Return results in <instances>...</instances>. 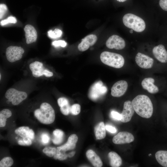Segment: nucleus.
I'll use <instances>...</instances> for the list:
<instances>
[{"mask_svg":"<svg viewBox=\"0 0 167 167\" xmlns=\"http://www.w3.org/2000/svg\"><path fill=\"white\" fill-rule=\"evenodd\" d=\"M154 79L152 78H146L142 80L141 84L144 89L150 93L155 94L158 92L159 89L154 84Z\"/></svg>","mask_w":167,"mask_h":167,"instance_id":"17","label":"nucleus"},{"mask_svg":"<svg viewBox=\"0 0 167 167\" xmlns=\"http://www.w3.org/2000/svg\"><path fill=\"white\" fill-rule=\"evenodd\" d=\"M152 52L155 58L160 62H167V51L164 45L160 44L154 47Z\"/></svg>","mask_w":167,"mask_h":167,"instance_id":"13","label":"nucleus"},{"mask_svg":"<svg viewBox=\"0 0 167 167\" xmlns=\"http://www.w3.org/2000/svg\"><path fill=\"white\" fill-rule=\"evenodd\" d=\"M29 128L28 126H21L16 129L15 133L21 137L23 138L27 137V134Z\"/></svg>","mask_w":167,"mask_h":167,"instance_id":"25","label":"nucleus"},{"mask_svg":"<svg viewBox=\"0 0 167 167\" xmlns=\"http://www.w3.org/2000/svg\"><path fill=\"white\" fill-rule=\"evenodd\" d=\"M48 36L52 39H55L60 37L62 34V32L61 30L58 29H55L54 30H50L48 32Z\"/></svg>","mask_w":167,"mask_h":167,"instance_id":"28","label":"nucleus"},{"mask_svg":"<svg viewBox=\"0 0 167 167\" xmlns=\"http://www.w3.org/2000/svg\"><path fill=\"white\" fill-rule=\"evenodd\" d=\"M130 32L131 33H133V30L131 29V30H130Z\"/></svg>","mask_w":167,"mask_h":167,"instance_id":"46","label":"nucleus"},{"mask_svg":"<svg viewBox=\"0 0 167 167\" xmlns=\"http://www.w3.org/2000/svg\"><path fill=\"white\" fill-rule=\"evenodd\" d=\"M97 40L96 36L93 34L87 35L82 40V41L78 45V49L81 51L87 50L90 47L93 45Z\"/></svg>","mask_w":167,"mask_h":167,"instance_id":"14","label":"nucleus"},{"mask_svg":"<svg viewBox=\"0 0 167 167\" xmlns=\"http://www.w3.org/2000/svg\"><path fill=\"white\" fill-rule=\"evenodd\" d=\"M110 160V165L112 167H118L122 164V159L120 156L116 152L112 151L108 154Z\"/></svg>","mask_w":167,"mask_h":167,"instance_id":"20","label":"nucleus"},{"mask_svg":"<svg viewBox=\"0 0 167 167\" xmlns=\"http://www.w3.org/2000/svg\"><path fill=\"white\" fill-rule=\"evenodd\" d=\"M23 140L26 145V146H30L32 143L31 139L27 137L23 138Z\"/></svg>","mask_w":167,"mask_h":167,"instance_id":"42","label":"nucleus"},{"mask_svg":"<svg viewBox=\"0 0 167 167\" xmlns=\"http://www.w3.org/2000/svg\"><path fill=\"white\" fill-rule=\"evenodd\" d=\"M75 151H72L69 153L68 154V156L69 158H71L74 156L75 154Z\"/></svg>","mask_w":167,"mask_h":167,"instance_id":"44","label":"nucleus"},{"mask_svg":"<svg viewBox=\"0 0 167 167\" xmlns=\"http://www.w3.org/2000/svg\"><path fill=\"white\" fill-rule=\"evenodd\" d=\"M24 49L21 47L11 46L6 50V56L8 61L13 62L21 59L24 53Z\"/></svg>","mask_w":167,"mask_h":167,"instance_id":"7","label":"nucleus"},{"mask_svg":"<svg viewBox=\"0 0 167 167\" xmlns=\"http://www.w3.org/2000/svg\"><path fill=\"white\" fill-rule=\"evenodd\" d=\"M43 75L47 77H49L52 76L53 75V74L52 72H50L48 70L45 69L44 70Z\"/></svg>","mask_w":167,"mask_h":167,"instance_id":"41","label":"nucleus"},{"mask_svg":"<svg viewBox=\"0 0 167 167\" xmlns=\"http://www.w3.org/2000/svg\"><path fill=\"white\" fill-rule=\"evenodd\" d=\"M123 22L125 26L135 32H141L145 28L144 20L140 17L132 13H127L124 15Z\"/></svg>","mask_w":167,"mask_h":167,"instance_id":"3","label":"nucleus"},{"mask_svg":"<svg viewBox=\"0 0 167 167\" xmlns=\"http://www.w3.org/2000/svg\"><path fill=\"white\" fill-rule=\"evenodd\" d=\"M1 79V74H0V79Z\"/></svg>","mask_w":167,"mask_h":167,"instance_id":"47","label":"nucleus"},{"mask_svg":"<svg viewBox=\"0 0 167 167\" xmlns=\"http://www.w3.org/2000/svg\"><path fill=\"white\" fill-rule=\"evenodd\" d=\"M88 159L92 165L96 167H101L103 165L102 162L100 157L93 150L90 149L86 152Z\"/></svg>","mask_w":167,"mask_h":167,"instance_id":"19","label":"nucleus"},{"mask_svg":"<svg viewBox=\"0 0 167 167\" xmlns=\"http://www.w3.org/2000/svg\"><path fill=\"white\" fill-rule=\"evenodd\" d=\"M128 84L125 80H120L115 83L111 88V95L115 97H120L123 95L128 88Z\"/></svg>","mask_w":167,"mask_h":167,"instance_id":"10","label":"nucleus"},{"mask_svg":"<svg viewBox=\"0 0 167 167\" xmlns=\"http://www.w3.org/2000/svg\"><path fill=\"white\" fill-rule=\"evenodd\" d=\"M57 150V148H55L48 147H45L43 149V152L47 156L52 157L56 154Z\"/></svg>","mask_w":167,"mask_h":167,"instance_id":"27","label":"nucleus"},{"mask_svg":"<svg viewBox=\"0 0 167 167\" xmlns=\"http://www.w3.org/2000/svg\"><path fill=\"white\" fill-rule=\"evenodd\" d=\"M159 5L163 10L167 11V0H160Z\"/></svg>","mask_w":167,"mask_h":167,"instance_id":"38","label":"nucleus"},{"mask_svg":"<svg viewBox=\"0 0 167 167\" xmlns=\"http://www.w3.org/2000/svg\"><path fill=\"white\" fill-rule=\"evenodd\" d=\"M117 1L119 2H124L125 1H126V0H117Z\"/></svg>","mask_w":167,"mask_h":167,"instance_id":"45","label":"nucleus"},{"mask_svg":"<svg viewBox=\"0 0 167 167\" xmlns=\"http://www.w3.org/2000/svg\"><path fill=\"white\" fill-rule=\"evenodd\" d=\"M135 111L132 102L130 101H126L124 104L123 110L121 113V121L126 123L129 122L133 116Z\"/></svg>","mask_w":167,"mask_h":167,"instance_id":"11","label":"nucleus"},{"mask_svg":"<svg viewBox=\"0 0 167 167\" xmlns=\"http://www.w3.org/2000/svg\"><path fill=\"white\" fill-rule=\"evenodd\" d=\"M111 118L115 120L120 121L122 118L121 114L113 110L111 112Z\"/></svg>","mask_w":167,"mask_h":167,"instance_id":"36","label":"nucleus"},{"mask_svg":"<svg viewBox=\"0 0 167 167\" xmlns=\"http://www.w3.org/2000/svg\"><path fill=\"white\" fill-rule=\"evenodd\" d=\"M34 133L32 129L29 130L27 134V137L31 139H33L34 138Z\"/></svg>","mask_w":167,"mask_h":167,"instance_id":"40","label":"nucleus"},{"mask_svg":"<svg viewBox=\"0 0 167 167\" xmlns=\"http://www.w3.org/2000/svg\"><path fill=\"white\" fill-rule=\"evenodd\" d=\"M17 22V20L15 17L10 16L6 19L0 21V24L4 26L9 23L15 24Z\"/></svg>","mask_w":167,"mask_h":167,"instance_id":"31","label":"nucleus"},{"mask_svg":"<svg viewBox=\"0 0 167 167\" xmlns=\"http://www.w3.org/2000/svg\"><path fill=\"white\" fill-rule=\"evenodd\" d=\"M135 111L140 117L146 118H150L153 113V107L149 97L144 95H139L132 101Z\"/></svg>","mask_w":167,"mask_h":167,"instance_id":"1","label":"nucleus"},{"mask_svg":"<svg viewBox=\"0 0 167 167\" xmlns=\"http://www.w3.org/2000/svg\"><path fill=\"white\" fill-rule=\"evenodd\" d=\"M107 88L103 85L101 81L94 83L90 87L88 96L90 99L96 100L105 94L107 92Z\"/></svg>","mask_w":167,"mask_h":167,"instance_id":"6","label":"nucleus"},{"mask_svg":"<svg viewBox=\"0 0 167 167\" xmlns=\"http://www.w3.org/2000/svg\"><path fill=\"white\" fill-rule=\"evenodd\" d=\"M13 161L10 157H6L2 158L0 161V167H10L12 165Z\"/></svg>","mask_w":167,"mask_h":167,"instance_id":"26","label":"nucleus"},{"mask_svg":"<svg viewBox=\"0 0 167 167\" xmlns=\"http://www.w3.org/2000/svg\"><path fill=\"white\" fill-rule=\"evenodd\" d=\"M7 10L6 6L4 4H0V19H1L3 17L4 15L6 13Z\"/></svg>","mask_w":167,"mask_h":167,"instance_id":"33","label":"nucleus"},{"mask_svg":"<svg viewBox=\"0 0 167 167\" xmlns=\"http://www.w3.org/2000/svg\"><path fill=\"white\" fill-rule=\"evenodd\" d=\"M26 43L30 44L35 42L37 37V32L35 28L32 25H26L24 28Z\"/></svg>","mask_w":167,"mask_h":167,"instance_id":"15","label":"nucleus"},{"mask_svg":"<svg viewBox=\"0 0 167 167\" xmlns=\"http://www.w3.org/2000/svg\"><path fill=\"white\" fill-rule=\"evenodd\" d=\"M41 141L44 144H47L49 142L50 138L48 134L43 133L41 135Z\"/></svg>","mask_w":167,"mask_h":167,"instance_id":"37","label":"nucleus"},{"mask_svg":"<svg viewBox=\"0 0 167 167\" xmlns=\"http://www.w3.org/2000/svg\"><path fill=\"white\" fill-rule=\"evenodd\" d=\"M80 106L79 104H73L71 106L70 112L73 115H78L80 112Z\"/></svg>","mask_w":167,"mask_h":167,"instance_id":"30","label":"nucleus"},{"mask_svg":"<svg viewBox=\"0 0 167 167\" xmlns=\"http://www.w3.org/2000/svg\"><path fill=\"white\" fill-rule=\"evenodd\" d=\"M5 96L12 105H17L26 99L27 95L26 92L20 91L13 88L8 89L6 92Z\"/></svg>","mask_w":167,"mask_h":167,"instance_id":"5","label":"nucleus"},{"mask_svg":"<svg viewBox=\"0 0 167 167\" xmlns=\"http://www.w3.org/2000/svg\"><path fill=\"white\" fill-rule=\"evenodd\" d=\"M32 71L33 76L35 77H39L43 75L44 70L43 63L38 61H35L31 63L29 66Z\"/></svg>","mask_w":167,"mask_h":167,"instance_id":"18","label":"nucleus"},{"mask_svg":"<svg viewBox=\"0 0 167 167\" xmlns=\"http://www.w3.org/2000/svg\"><path fill=\"white\" fill-rule=\"evenodd\" d=\"M158 162L163 167H167V151L160 150L155 153Z\"/></svg>","mask_w":167,"mask_h":167,"instance_id":"22","label":"nucleus"},{"mask_svg":"<svg viewBox=\"0 0 167 167\" xmlns=\"http://www.w3.org/2000/svg\"><path fill=\"white\" fill-rule=\"evenodd\" d=\"M35 117L41 123L45 124H49L54 122L55 119L54 109L49 103H42L39 109L34 112Z\"/></svg>","mask_w":167,"mask_h":167,"instance_id":"2","label":"nucleus"},{"mask_svg":"<svg viewBox=\"0 0 167 167\" xmlns=\"http://www.w3.org/2000/svg\"><path fill=\"white\" fill-rule=\"evenodd\" d=\"M68 157V154L57 149L56 154L54 156V158L55 160L58 159L60 161H63L66 159Z\"/></svg>","mask_w":167,"mask_h":167,"instance_id":"29","label":"nucleus"},{"mask_svg":"<svg viewBox=\"0 0 167 167\" xmlns=\"http://www.w3.org/2000/svg\"><path fill=\"white\" fill-rule=\"evenodd\" d=\"M53 134L54 137L52 141L54 144H58L62 142L64 134L62 131L56 129L53 131Z\"/></svg>","mask_w":167,"mask_h":167,"instance_id":"24","label":"nucleus"},{"mask_svg":"<svg viewBox=\"0 0 167 167\" xmlns=\"http://www.w3.org/2000/svg\"><path fill=\"white\" fill-rule=\"evenodd\" d=\"M18 143L19 145L22 146H26L23 140H20L18 141Z\"/></svg>","mask_w":167,"mask_h":167,"instance_id":"43","label":"nucleus"},{"mask_svg":"<svg viewBox=\"0 0 167 167\" xmlns=\"http://www.w3.org/2000/svg\"><path fill=\"white\" fill-rule=\"evenodd\" d=\"M12 115L11 111L7 109H4L0 112V127H4L6 124V119Z\"/></svg>","mask_w":167,"mask_h":167,"instance_id":"23","label":"nucleus"},{"mask_svg":"<svg viewBox=\"0 0 167 167\" xmlns=\"http://www.w3.org/2000/svg\"><path fill=\"white\" fill-rule=\"evenodd\" d=\"M106 45L107 47L110 49L121 50L125 48L126 44L125 41L122 38L118 35H113L107 39Z\"/></svg>","mask_w":167,"mask_h":167,"instance_id":"8","label":"nucleus"},{"mask_svg":"<svg viewBox=\"0 0 167 167\" xmlns=\"http://www.w3.org/2000/svg\"><path fill=\"white\" fill-rule=\"evenodd\" d=\"M94 132L96 137L97 139H101L105 137V127L103 122H100L95 126Z\"/></svg>","mask_w":167,"mask_h":167,"instance_id":"21","label":"nucleus"},{"mask_svg":"<svg viewBox=\"0 0 167 167\" xmlns=\"http://www.w3.org/2000/svg\"><path fill=\"white\" fill-rule=\"evenodd\" d=\"M60 107L69 103L68 99L64 97L59 98L57 101Z\"/></svg>","mask_w":167,"mask_h":167,"instance_id":"35","label":"nucleus"},{"mask_svg":"<svg viewBox=\"0 0 167 167\" xmlns=\"http://www.w3.org/2000/svg\"><path fill=\"white\" fill-rule=\"evenodd\" d=\"M135 61L137 65L143 69L151 68L154 63V60L152 58L139 52L136 55Z\"/></svg>","mask_w":167,"mask_h":167,"instance_id":"9","label":"nucleus"},{"mask_svg":"<svg viewBox=\"0 0 167 167\" xmlns=\"http://www.w3.org/2000/svg\"><path fill=\"white\" fill-rule=\"evenodd\" d=\"M101 61L104 64L116 68H120L124 65L125 60L121 55L108 51H104L100 55Z\"/></svg>","mask_w":167,"mask_h":167,"instance_id":"4","label":"nucleus"},{"mask_svg":"<svg viewBox=\"0 0 167 167\" xmlns=\"http://www.w3.org/2000/svg\"><path fill=\"white\" fill-rule=\"evenodd\" d=\"M134 140V136L132 134L126 131H122L114 136L112 141L114 143L119 144L130 143Z\"/></svg>","mask_w":167,"mask_h":167,"instance_id":"12","label":"nucleus"},{"mask_svg":"<svg viewBox=\"0 0 167 167\" xmlns=\"http://www.w3.org/2000/svg\"><path fill=\"white\" fill-rule=\"evenodd\" d=\"M71 106L69 103L60 107V110L62 113L64 115H68L70 112Z\"/></svg>","mask_w":167,"mask_h":167,"instance_id":"32","label":"nucleus"},{"mask_svg":"<svg viewBox=\"0 0 167 167\" xmlns=\"http://www.w3.org/2000/svg\"><path fill=\"white\" fill-rule=\"evenodd\" d=\"M149 156H150L151 155V154H149Z\"/></svg>","mask_w":167,"mask_h":167,"instance_id":"48","label":"nucleus"},{"mask_svg":"<svg viewBox=\"0 0 167 167\" xmlns=\"http://www.w3.org/2000/svg\"><path fill=\"white\" fill-rule=\"evenodd\" d=\"M78 140L77 136L75 134H72L69 137L67 142L65 144L57 147V149L64 152L68 150L73 149L75 147Z\"/></svg>","mask_w":167,"mask_h":167,"instance_id":"16","label":"nucleus"},{"mask_svg":"<svg viewBox=\"0 0 167 167\" xmlns=\"http://www.w3.org/2000/svg\"><path fill=\"white\" fill-rule=\"evenodd\" d=\"M52 45L55 47L61 46L64 47L66 46V43L63 40L56 41L53 42Z\"/></svg>","mask_w":167,"mask_h":167,"instance_id":"34","label":"nucleus"},{"mask_svg":"<svg viewBox=\"0 0 167 167\" xmlns=\"http://www.w3.org/2000/svg\"><path fill=\"white\" fill-rule=\"evenodd\" d=\"M105 129L109 132L112 133H115L117 132V130L116 128L109 125H106L105 126Z\"/></svg>","mask_w":167,"mask_h":167,"instance_id":"39","label":"nucleus"}]
</instances>
